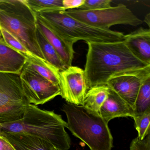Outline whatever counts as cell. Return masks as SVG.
Returning a JSON list of instances; mask_svg holds the SVG:
<instances>
[{"instance_id":"6da1fadb","label":"cell","mask_w":150,"mask_h":150,"mask_svg":"<svg viewBox=\"0 0 150 150\" xmlns=\"http://www.w3.org/2000/svg\"><path fill=\"white\" fill-rule=\"evenodd\" d=\"M84 72L87 88L107 85L111 78L150 66L136 57L124 41L87 42Z\"/></svg>"},{"instance_id":"7a4b0ae2","label":"cell","mask_w":150,"mask_h":150,"mask_svg":"<svg viewBox=\"0 0 150 150\" xmlns=\"http://www.w3.org/2000/svg\"><path fill=\"white\" fill-rule=\"evenodd\" d=\"M67 126L60 115L30 104L21 119L0 124V135L9 133L32 136L45 140L58 150H68L71 139L65 130Z\"/></svg>"},{"instance_id":"3957f363","label":"cell","mask_w":150,"mask_h":150,"mask_svg":"<svg viewBox=\"0 0 150 150\" xmlns=\"http://www.w3.org/2000/svg\"><path fill=\"white\" fill-rule=\"evenodd\" d=\"M62 110L67 117V128L91 150H111L113 139L108 123L99 114L81 105L64 104Z\"/></svg>"},{"instance_id":"277c9868","label":"cell","mask_w":150,"mask_h":150,"mask_svg":"<svg viewBox=\"0 0 150 150\" xmlns=\"http://www.w3.org/2000/svg\"><path fill=\"white\" fill-rule=\"evenodd\" d=\"M35 13L59 36L74 44L81 40L86 43L124 41L123 33L89 26L71 17L64 10H52Z\"/></svg>"},{"instance_id":"5b68a950","label":"cell","mask_w":150,"mask_h":150,"mask_svg":"<svg viewBox=\"0 0 150 150\" xmlns=\"http://www.w3.org/2000/svg\"><path fill=\"white\" fill-rule=\"evenodd\" d=\"M0 27L16 38L31 54L45 60L37 38L36 14L24 0H7L0 6Z\"/></svg>"},{"instance_id":"8992f818","label":"cell","mask_w":150,"mask_h":150,"mask_svg":"<svg viewBox=\"0 0 150 150\" xmlns=\"http://www.w3.org/2000/svg\"><path fill=\"white\" fill-rule=\"evenodd\" d=\"M29 104L20 74L0 72V124L21 118Z\"/></svg>"},{"instance_id":"52a82bcc","label":"cell","mask_w":150,"mask_h":150,"mask_svg":"<svg viewBox=\"0 0 150 150\" xmlns=\"http://www.w3.org/2000/svg\"><path fill=\"white\" fill-rule=\"evenodd\" d=\"M71 17L86 24L103 30H110L112 26L127 25L137 27L143 23L123 4L96 10L71 9L66 11Z\"/></svg>"},{"instance_id":"ba28073f","label":"cell","mask_w":150,"mask_h":150,"mask_svg":"<svg viewBox=\"0 0 150 150\" xmlns=\"http://www.w3.org/2000/svg\"><path fill=\"white\" fill-rule=\"evenodd\" d=\"M23 93L30 104L42 105L61 95V89L31 69L23 67L20 74Z\"/></svg>"},{"instance_id":"9c48e42d","label":"cell","mask_w":150,"mask_h":150,"mask_svg":"<svg viewBox=\"0 0 150 150\" xmlns=\"http://www.w3.org/2000/svg\"><path fill=\"white\" fill-rule=\"evenodd\" d=\"M150 77V66L144 69L117 75L107 85L117 94L133 110L139 91L143 81Z\"/></svg>"},{"instance_id":"30bf717a","label":"cell","mask_w":150,"mask_h":150,"mask_svg":"<svg viewBox=\"0 0 150 150\" xmlns=\"http://www.w3.org/2000/svg\"><path fill=\"white\" fill-rule=\"evenodd\" d=\"M61 96L68 103L83 105L87 92L84 70L78 67H68L59 72Z\"/></svg>"},{"instance_id":"8fae6325","label":"cell","mask_w":150,"mask_h":150,"mask_svg":"<svg viewBox=\"0 0 150 150\" xmlns=\"http://www.w3.org/2000/svg\"><path fill=\"white\" fill-rule=\"evenodd\" d=\"M124 42L132 53L139 60L150 65V30L140 27L125 35Z\"/></svg>"},{"instance_id":"7c38bea8","label":"cell","mask_w":150,"mask_h":150,"mask_svg":"<svg viewBox=\"0 0 150 150\" xmlns=\"http://www.w3.org/2000/svg\"><path fill=\"white\" fill-rule=\"evenodd\" d=\"M36 16L38 28L56 50L66 66L67 67L72 66L75 53L74 44L64 40Z\"/></svg>"},{"instance_id":"4fadbf2b","label":"cell","mask_w":150,"mask_h":150,"mask_svg":"<svg viewBox=\"0 0 150 150\" xmlns=\"http://www.w3.org/2000/svg\"><path fill=\"white\" fill-rule=\"evenodd\" d=\"M100 114L108 123L116 117L129 116L133 118L134 117L133 109L110 88L108 97L101 107Z\"/></svg>"},{"instance_id":"5bb4252c","label":"cell","mask_w":150,"mask_h":150,"mask_svg":"<svg viewBox=\"0 0 150 150\" xmlns=\"http://www.w3.org/2000/svg\"><path fill=\"white\" fill-rule=\"evenodd\" d=\"M28 57L9 47L4 41L0 42V72L21 74Z\"/></svg>"},{"instance_id":"9a60e30c","label":"cell","mask_w":150,"mask_h":150,"mask_svg":"<svg viewBox=\"0 0 150 150\" xmlns=\"http://www.w3.org/2000/svg\"><path fill=\"white\" fill-rule=\"evenodd\" d=\"M0 136L6 138L16 150H52L51 144L36 137L9 133Z\"/></svg>"},{"instance_id":"2e32d148","label":"cell","mask_w":150,"mask_h":150,"mask_svg":"<svg viewBox=\"0 0 150 150\" xmlns=\"http://www.w3.org/2000/svg\"><path fill=\"white\" fill-rule=\"evenodd\" d=\"M24 67L35 71L42 77L55 85L59 86L60 71L46 60H41L35 57H28Z\"/></svg>"},{"instance_id":"e0dca14e","label":"cell","mask_w":150,"mask_h":150,"mask_svg":"<svg viewBox=\"0 0 150 150\" xmlns=\"http://www.w3.org/2000/svg\"><path fill=\"white\" fill-rule=\"evenodd\" d=\"M109 88L107 85L97 86L87 92L82 106L90 111L100 114V109L109 93Z\"/></svg>"},{"instance_id":"ac0fdd59","label":"cell","mask_w":150,"mask_h":150,"mask_svg":"<svg viewBox=\"0 0 150 150\" xmlns=\"http://www.w3.org/2000/svg\"><path fill=\"white\" fill-rule=\"evenodd\" d=\"M36 33L38 45L45 59L60 71L67 68L56 50L48 42L38 27Z\"/></svg>"},{"instance_id":"d6986e66","label":"cell","mask_w":150,"mask_h":150,"mask_svg":"<svg viewBox=\"0 0 150 150\" xmlns=\"http://www.w3.org/2000/svg\"><path fill=\"white\" fill-rule=\"evenodd\" d=\"M150 111V77L141 85L134 104V116Z\"/></svg>"},{"instance_id":"ffe728a7","label":"cell","mask_w":150,"mask_h":150,"mask_svg":"<svg viewBox=\"0 0 150 150\" xmlns=\"http://www.w3.org/2000/svg\"><path fill=\"white\" fill-rule=\"evenodd\" d=\"M24 1L29 7L35 13H39L52 10H64L63 8V0Z\"/></svg>"},{"instance_id":"44dd1931","label":"cell","mask_w":150,"mask_h":150,"mask_svg":"<svg viewBox=\"0 0 150 150\" xmlns=\"http://www.w3.org/2000/svg\"><path fill=\"white\" fill-rule=\"evenodd\" d=\"M135 121V126L138 132V137L143 139L150 133V111L140 115L133 117Z\"/></svg>"},{"instance_id":"7402d4cb","label":"cell","mask_w":150,"mask_h":150,"mask_svg":"<svg viewBox=\"0 0 150 150\" xmlns=\"http://www.w3.org/2000/svg\"><path fill=\"white\" fill-rule=\"evenodd\" d=\"M0 34L1 35L4 42L9 47L24 54L27 57H34V56L28 50L25 48L16 38H15L11 34H9L8 31L1 27H0Z\"/></svg>"},{"instance_id":"603a6c76","label":"cell","mask_w":150,"mask_h":150,"mask_svg":"<svg viewBox=\"0 0 150 150\" xmlns=\"http://www.w3.org/2000/svg\"><path fill=\"white\" fill-rule=\"evenodd\" d=\"M111 0H85L80 10H96L111 7Z\"/></svg>"},{"instance_id":"cb8c5ba5","label":"cell","mask_w":150,"mask_h":150,"mask_svg":"<svg viewBox=\"0 0 150 150\" xmlns=\"http://www.w3.org/2000/svg\"><path fill=\"white\" fill-rule=\"evenodd\" d=\"M130 150H150V133L144 138L140 139L136 138L132 141Z\"/></svg>"},{"instance_id":"d4e9b609","label":"cell","mask_w":150,"mask_h":150,"mask_svg":"<svg viewBox=\"0 0 150 150\" xmlns=\"http://www.w3.org/2000/svg\"><path fill=\"white\" fill-rule=\"evenodd\" d=\"M85 0H63L64 10L79 9L84 4Z\"/></svg>"},{"instance_id":"484cf974","label":"cell","mask_w":150,"mask_h":150,"mask_svg":"<svg viewBox=\"0 0 150 150\" xmlns=\"http://www.w3.org/2000/svg\"><path fill=\"white\" fill-rule=\"evenodd\" d=\"M0 150H16L4 137L0 136Z\"/></svg>"},{"instance_id":"4316f807","label":"cell","mask_w":150,"mask_h":150,"mask_svg":"<svg viewBox=\"0 0 150 150\" xmlns=\"http://www.w3.org/2000/svg\"><path fill=\"white\" fill-rule=\"evenodd\" d=\"M144 21L147 24L148 27L150 28V13L147 14L146 16L145 17L144 20Z\"/></svg>"},{"instance_id":"83f0119b","label":"cell","mask_w":150,"mask_h":150,"mask_svg":"<svg viewBox=\"0 0 150 150\" xmlns=\"http://www.w3.org/2000/svg\"><path fill=\"white\" fill-rule=\"evenodd\" d=\"M52 150H59L58 149H57V148H55V147H54L53 146H52Z\"/></svg>"},{"instance_id":"f1b7e54d","label":"cell","mask_w":150,"mask_h":150,"mask_svg":"<svg viewBox=\"0 0 150 150\" xmlns=\"http://www.w3.org/2000/svg\"><path fill=\"white\" fill-rule=\"evenodd\" d=\"M4 3V1H0V6Z\"/></svg>"},{"instance_id":"f546056e","label":"cell","mask_w":150,"mask_h":150,"mask_svg":"<svg viewBox=\"0 0 150 150\" xmlns=\"http://www.w3.org/2000/svg\"><path fill=\"white\" fill-rule=\"evenodd\" d=\"M2 40H3V39H2V37H1V34H0V42H1V41H2Z\"/></svg>"}]
</instances>
